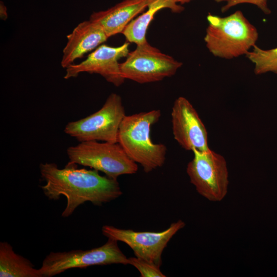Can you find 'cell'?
Here are the masks:
<instances>
[{"label": "cell", "instance_id": "6da1fadb", "mask_svg": "<svg viewBox=\"0 0 277 277\" xmlns=\"http://www.w3.org/2000/svg\"><path fill=\"white\" fill-rule=\"evenodd\" d=\"M39 171L45 182L41 186L45 195L54 201L62 195L66 198V207L62 213L63 217L72 215L86 202L101 206L122 194L117 179L101 175L95 169H79L76 164L69 163L60 169L55 163H45L40 164Z\"/></svg>", "mask_w": 277, "mask_h": 277}, {"label": "cell", "instance_id": "7a4b0ae2", "mask_svg": "<svg viewBox=\"0 0 277 277\" xmlns=\"http://www.w3.org/2000/svg\"><path fill=\"white\" fill-rule=\"evenodd\" d=\"M161 116L158 109L126 115L120 127L117 143L146 173L162 167L166 160V146L153 143L150 136L151 127Z\"/></svg>", "mask_w": 277, "mask_h": 277}, {"label": "cell", "instance_id": "3957f363", "mask_svg": "<svg viewBox=\"0 0 277 277\" xmlns=\"http://www.w3.org/2000/svg\"><path fill=\"white\" fill-rule=\"evenodd\" d=\"M204 41L214 56L231 60L246 55L255 45L258 31L240 10L221 17L208 13Z\"/></svg>", "mask_w": 277, "mask_h": 277}, {"label": "cell", "instance_id": "277c9868", "mask_svg": "<svg viewBox=\"0 0 277 277\" xmlns=\"http://www.w3.org/2000/svg\"><path fill=\"white\" fill-rule=\"evenodd\" d=\"M69 163L89 167L114 179L124 174L135 173L137 164L118 143L96 141L80 142L67 150Z\"/></svg>", "mask_w": 277, "mask_h": 277}, {"label": "cell", "instance_id": "5b68a950", "mask_svg": "<svg viewBox=\"0 0 277 277\" xmlns=\"http://www.w3.org/2000/svg\"><path fill=\"white\" fill-rule=\"evenodd\" d=\"M125 115L122 97L112 93L97 111L69 122L64 131L80 142L101 141L116 143L120 127Z\"/></svg>", "mask_w": 277, "mask_h": 277}, {"label": "cell", "instance_id": "8992f818", "mask_svg": "<svg viewBox=\"0 0 277 277\" xmlns=\"http://www.w3.org/2000/svg\"><path fill=\"white\" fill-rule=\"evenodd\" d=\"M117 242L108 238L103 245L91 249L51 252L45 258L39 268L42 277H52L72 268L129 264L128 258L120 249Z\"/></svg>", "mask_w": 277, "mask_h": 277}, {"label": "cell", "instance_id": "52a82bcc", "mask_svg": "<svg viewBox=\"0 0 277 277\" xmlns=\"http://www.w3.org/2000/svg\"><path fill=\"white\" fill-rule=\"evenodd\" d=\"M192 152L193 157L186 168L191 183L208 200L221 201L227 194L229 184L226 160L210 149Z\"/></svg>", "mask_w": 277, "mask_h": 277}, {"label": "cell", "instance_id": "ba28073f", "mask_svg": "<svg viewBox=\"0 0 277 277\" xmlns=\"http://www.w3.org/2000/svg\"><path fill=\"white\" fill-rule=\"evenodd\" d=\"M120 67L123 77L140 84L156 82L174 75L183 63L148 42L136 45Z\"/></svg>", "mask_w": 277, "mask_h": 277}, {"label": "cell", "instance_id": "9c48e42d", "mask_svg": "<svg viewBox=\"0 0 277 277\" xmlns=\"http://www.w3.org/2000/svg\"><path fill=\"white\" fill-rule=\"evenodd\" d=\"M185 226L181 220L172 223L166 230L160 232L135 231L120 229L110 225L102 227V234L127 244L135 256L143 259L159 266L162 264V254L172 236Z\"/></svg>", "mask_w": 277, "mask_h": 277}, {"label": "cell", "instance_id": "30bf717a", "mask_svg": "<svg viewBox=\"0 0 277 277\" xmlns=\"http://www.w3.org/2000/svg\"><path fill=\"white\" fill-rule=\"evenodd\" d=\"M174 140L187 151L210 149L207 129L196 110L185 97L180 96L174 102L171 113Z\"/></svg>", "mask_w": 277, "mask_h": 277}, {"label": "cell", "instance_id": "8fae6325", "mask_svg": "<svg viewBox=\"0 0 277 277\" xmlns=\"http://www.w3.org/2000/svg\"><path fill=\"white\" fill-rule=\"evenodd\" d=\"M129 43H125L118 47H111L102 44L92 52L82 62L73 64L66 68L65 79L76 77L80 73H96L103 77L108 82L115 86L124 83L118 61L127 57L129 50Z\"/></svg>", "mask_w": 277, "mask_h": 277}, {"label": "cell", "instance_id": "7c38bea8", "mask_svg": "<svg viewBox=\"0 0 277 277\" xmlns=\"http://www.w3.org/2000/svg\"><path fill=\"white\" fill-rule=\"evenodd\" d=\"M108 38L97 24L89 19L80 23L67 35V42L63 50L61 62L62 67L67 68L76 60L97 48Z\"/></svg>", "mask_w": 277, "mask_h": 277}, {"label": "cell", "instance_id": "4fadbf2b", "mask_svg": "<svg viewBox=\"0 0 277 277\" xmlns=\"http://www.w3.org/2000/svg\"><path fill=\"white\" fill-rule=\"evenodd\" d=\"M148 5L149 0H123L107 10L93 12L89 20L98 25L109 38L122 33Z\"/></svg>", "mask_w": 277, "mask_h": 277}, {"label": "cell", "instance_id": "5bb4252c", "mask_svg": "<svg viewBox=\"0 0 277 277\" xmlns=\"http://www.w3.org/2000/svg\"><path fill=\"white\" fill-rule=\"evenodd\" d=\"M164 8H168L174 13H180L184 9L174 0H149L148 10L132 20L122 32L127 41L136 45L148 42L146 38L148 28L155 14Z\"/></svg>", "mask_w": 277, "mask_h": 277}, {"label": "cell", "instance_id": "9a60e30c", "mask_svg": "<svg viewBox=\"0 0 277 277\" xmlns=\"http://www.w3.org/2000/svg\"><path fill=\"white\" fill-rule=\"evenodd\" d=\"M1 277H42L39 269L27 259L16 253L7 242H0Z\"/></svg>", "mask_w": 277, "mask_h": 277}, {"label": "cell", "instance_id": "2e32d148", "mask_svg": "<svg viewBox=\"0 0 277 277\" xmlns=\"http://www.w3.org/2000/svg\"><path fill=\"white\" fill-rule=\"evenodd\" d=\"M246 56L254 64L255 74L269 72L277 73V47L265 50L255 45Z\"/></svg>", "mask_w": 277, "mask_h": 277}, {"label": "cell", "instance_id": "e0dca14e", "mask_svg": "<svg viewBox=\"0 0 277 277\" xmlns=\"http://www.w3.org/2000/svg\"><path fill=\"white\" fill-rule=\"evenodd\" d=\"M129 264L135 267L140 272L141 277H165L160 270V266L143 259L138 257L128 258Z\"/></svg>", "mask_w": 277, "mask_h": 277}, {"label": "cell", "instance_id": "ac0fdd59", "mask_svg": "<svg viewBox=\"0 0 277 277\" xmlns=\"http://www.w3.org/2000/svg\"><path fill=\"white\" fill-rule=\"evenodd\" d=\"M216 3L225 2L226 4L221 8L224 13L230 8L241 4H250L257 6L265 14L269 15L271 10L269 8L267 0H214Z\"/></svg>", "mask_w": 277, "mask_h": 277}, {"label": "cell", "instance_id": "d6986e66", "mask_svg": "<svg viewBox=\"0 0 277 277\" xmlns=\"http://www.w3.org/2000/svg\"><path fill=\"white\" fill-rule=\"evenodd\" d=\"M7 12H6V7L3 5V6H1V18L2 19H7Z\"/></svg>", "mask_w": 277, "mask_h": 277}, {"label": "cell", "instance_id": "ffe728a7", "mask_svg": "<svg viewBox=\"0 0 277 277\" xmlns=\"http://www.w3.org/2000/svg\"><path fill=\"white\" fill-rule=\"evenodd\" d=\"M191 1H193V0H174V1L177 3V4H180L181 5L182 4H186V3H188L190 2H191Z\"/></svg>", "mask_w": 277, "mask_h": 277}]
</instances>
